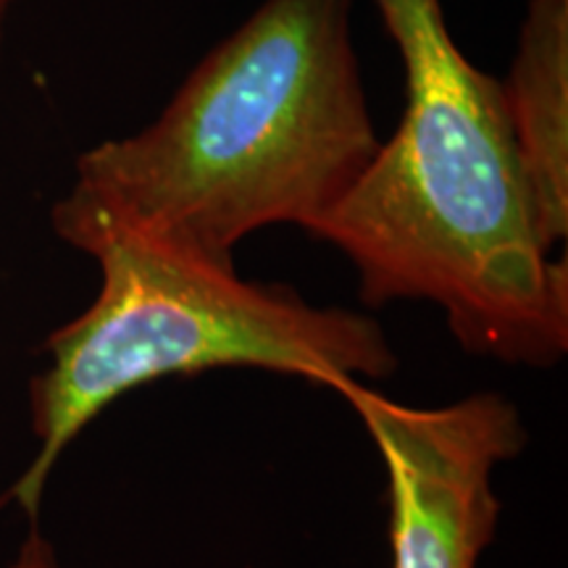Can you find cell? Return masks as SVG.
I'll return each instance as SVG.
<instances>
[{
    "label": "cell",
    "instance_id": "cell-2",
    "mask_svg": "<svg viewBox=\"0 0 568 568\" xmlns=\"http://www.w3.org/2000/svg\"><path fill=\"white\" fill-rule=\"evenodd\" d=\"M355 0H264L151 124L77 159L61 205L234 266L276 224L311 232L379 153Z\"/></svg>",
    "mask_w": 568,
    "mask_h": 568
},
{
    "label": "cell",
    "instance_id": "cell-7",
    "mask_svg": "<svg viewBox=\"0 0 568 568\" xmlns=\"http://www.w3.org/2000/svg\"><path fill=\"white\" fill-rule=\"evenodd\" d=\"M19 0H0V48H3V40H6V27H9V19L13 9H17Z\"/></svg>",
    "mask_w": 568,
    "mask_h": 568
},
{
    "label": "cell",
    "instance_id": "cell-1",
    "mask_svg": "<svg viewBox=\"0 0 568 568\" xmlns=\"http://www.w3.org/2000/svg\"><path fill=\"white\" fill-rule=\"evenodd\" d=\"M406 109L353 193L308 234L351 261L368 305L443 308L464 351L550 366L568 347V264L545 237L503 98L443 0H374Z\"/></svg>",
    "mask_w": 568,
    "mask_h": 568
},
{
    "label": "cell",
    "instance_id": "cell-4",
    "mask_svg": "<svg viewBox=\"0 0 568 568\" xmlns=\"http://www.w3.org/2000/svg\"><path fill=\"white\" fill-rule=\"evenodd\" d=\"M337 393L385 460L393 568H477L500 516L495 468L527 443L514 403L481 393L416 408L361 382Z\"/></svg>",
    "mask_w": 568,
    "mask_h": 568
},
{
    "label": "cell",
    "instance_id": "cell-3",
    "mask_svg": "<svg viewBox=\"0 0 568 568\" xmlns=\"http://www.w3.org/2000/svg\"><path fill=\"white\" fill-rule=\"evenodd\" d=\"M53 230L98 261L101 290L48 337L51 364L30 387L40 447L13 487L30 516L61 453L132 389L211 368H264L337 393L395 372L397 355L372 316L318 308L282 284L245 282L230 264L61 203Z\"/></svg>",
    "mask_w": 568,
    "mask_h": 568
},
{
    "label": "cell",
    "instance_id": "cell-6",
    "mask_svg": "<svg viewBox=\"0 0 568 568\" xmlns=\"http://www.w3.org/2000/svg\"><path fill=\"white\" fill-rule=\"evenodd\" d=\"M6 568H61V564L59 558H55L51 545H48L38 531H32V535L27 537V542L21 545L17 560Z\"/></svg>",
    "mask_w": 568,
    "mask_h": 568
},
{
    "label": "cell",
    "instance_id": "cell-5",
    "mask_svg": "<svg viewBox=\"0 0 568 568\" xmlns=\"http://www.w3.org/2000/svg\"><path fill=\"white\" fill-rule=\"evenodd\" d=\"M503 98L545 237L568 234V0H529Z\"/></svg>",
    "mask_w": 568,
    "mask_h": 568
}]
</instances>
